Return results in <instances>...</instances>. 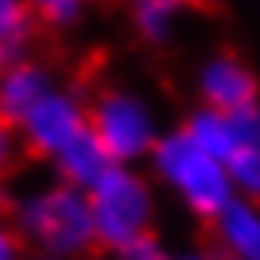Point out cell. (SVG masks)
<instances>
[{
    "label": "cell",
    "instance_id": "obj_6",
    "mask_svg": "<svg viewBox=\"0 0 260 260\" xmlns=\"http://www.w3.org/2000/svg\"><path fill=\"white\" fill-rule=\"evenodd\" d=\"M196 94H200V106L234 113L260 98V79L238 53H211L196 68Z\"/></svg>",
    "mask_w": 260,
    "mask_h": 260
},
{
    "label": "cell",
    "instance_id": "obj_7",
    "mask_svg": "<svg viewBox=\"0 0 260 260\" xmlns=\"http://www.w3.org/2000/svg\"><path fill=\"white\" fill-rule=\"evenodd\" d=\"M53 87H57V76L49 64L34 57L12 60L8 68H0V121L19 124Z\"/></svg>",
    "mask_w": 260,
    "mask_h": 260
},
{
    "label": "cell",
    "instance_id": "obj_4",
    "mask_svg": "<svg viewBox=\"0 0 260 260\" xmlns=\"http://www.w3.org/2000/svg\"><path fill=\"white\" fill-rule=\"evenodd\" d=\"M91 113V128L98 143L106 147V155L121 166H140L147 162V155L155 151L158 136V117L151 110V102L128 87H106L94 94V102L87 106Z\"/></svg>",
    "mask_w": 260,
    "mask_h": 260
},
{
    "label": "cell",
    "instance_id": "obj_1",
    "mask_svg": "<svg viewBox=\"0 0 260 260\" xmlns=\"http://www.w3.org/2000/svg\"><path fill=\"white\" fill-rule=\"evenodd\" d=\"M12 226L19 230L23 245L34 253L79 260L98 249L91 200L83 189H76L68 181H49L42 189L15 196Z\"/></svg>",
    "mask_w": 260,
    "mask_h": 260
},
{
    "label": "cell",
    "instance_id": "obj_17",
    "mask_svg": "<svg viewBox=\"0 0 260 260\" xmlns=\"http://www.w3.org/2000/svg\"><path fill=\"white\" fill-rule=\"evenodd\" d=\"M19 132H15V124L0 121V177L8 174V170L15 166V158H19Z\"/></svg>",
    "mask_w": 260,
    "mask_h": 260
},
{
    "label": "cell",
    "instance_id": "obj_15",
    "mask_svg": "<svg viewBox=\"0 0 260 260\" xmlns=\"http://www.w3.org/2000/svg\"><path fill=\"white\" fill-rule=\"evenodd\" d=\"M234 117V132H238V143L241 147H260V98L256 102H249V106H241V110L230 113Z\"/></svg>",
    "mask_w": 260,
    "mask_h": 260
},
{
    "label": "cell",
    "instance_id": "obj_13",
    "mask_svg": "<svg viewBox=\"0 0 260 260\" xmlns=\"http://www.w3.org/2000/svg\"><path fill=\"white\" fill-rule=\"evenodd\" d=\"M226 170H230V185H234V192L260 204V147H249V143L238 147L234 155L226 158Z\"/></svg>",
    "mask_w": 260,
    "mask_h": 260
},
{
    "label": "cell",
    "instance_id": "obj_12",
    "mask_svg": "<svg viewBox=\"0 0 260 260\" xmlns=\"http://www.w3.org/2000/svg\"><path fill=\"white\" fill-rule=\"evenodd\" d=\"M189 4L192 0H136L132 4V26L143 42H166L177 15Z\"/></svg>",
    "mask_w": 260,
    "mask_h": 260
},
{
    "label": "cell",
    "instance_id": "obj_11",
    "mask_svg": "<svg viewBox=\"0 0 260 260\" xmlns=\"http://www.w3.org/2000/svg\"><path fill=\"white\" fill-rule=\"evenodd\" d=\"M34 26H38V19L26 0H0V68L26 57Z\"/></svg>",
    "mask_w": 260,
    "mask_h": 260
},
{
    "label": "cell",
    "instance_id": "obj_14",
    "mask_svg": "<svg viewBox=\"0 0 260 260\" xmlns=\"http://www.w3.org/2000/svg\"><path fill=\"white\" fill-rule=\"evenodd\" d=\"M34 12V19L53 26V30H68L83 19V12L91 8V0H26Z\"/></svg>",
    "mask_w": 260,
    "mask_h": 260
},
{
    "label": "cell",
    "instance_id": "obj_10",
    "mask_svg": "<svg viewBox=\"0 0 260 260\" xmlns=\"http://www.w3.org/2000/svg\"><path fill=\"white\" fill-rule=\"evenodd\" d=\"M181 132L196 143V147H204L208 155L222 158V162L241 147L238 132H234V117L222 113V110H211V106H196L189 117L181 121Z\"/></svg>",
    "mask_w": 260,
    "mask_h": 260
},
{
    "label": "cell",
    "instance_id": "obj_20",
    "mask_svg": "<svg viewBox=\"0 0 260 260\" xmlns=\"http://www.w3.org/2000/svg\"><path fill=\"white\" fill-rule=\"evenodd\" d=\"M15 196L19 192H12V185L0 177V219H12V208H15Z\"/></svg>",
    "mask_w": 260,
    "mask_h": 260
},
{
    "label": "cell",
    "instance_id": "obj_19",
    "mask_svg": "<svg viewBox=\"0 0 260 260\" xmlns=\"http://www.w3.org/2000/svg\"><path fill=\"white\" fill-rule=\"evenodd\" d=\"M166 260H230L219 249H204V245H189V249H170Z\"/></svg>",
    "mask_w": 260,
    "mask_h": 260
},
{
    "label": "cell",
    "instance_id": "obj_2",
    "mask_svg": "<svg viewBox=\"0 0 260 260\" xmlns=\"http://www.w3.org/2000/svg\"><path fill=\"white\" fill-rule=\"evenodd\" d=\"M147 170H151V181L162 185L185 211L204 222H211L238 196L234 185H230L226 162L208 155L204 147H196L181 132V124L166 128L158 136L155 151L147 155Z\"/></svg>",
    "mask_w": 260,
    "mask_h": 260
},
{
    "label": "cell",
    "instance_id": "obj_18",
    "mask_svg": "<svg viewBox=\"0 0 260 260\" xmlns=\"http://www.w3.org/2000/svg\"><path fill=\"white\" fill-rule=\"evenodd\" d=\"M26 245L19 238V230L12 226V219H0V260H23Z\"/></svg>",
    "mask_w": 260,
    "mask_h": 260
},
{
    "label": "cell",
    "instance_id": "obj_3",
    "mask_svg": "<svg viewBox=\"0 0 260 260\" xmlns=\"http://www.w3.org/2000/svg\"><path fill=\"white\" fill-rule=\"evenodd\" d=\"M87 200H91V215H94L98 249H106L110 256L132 245L136 238L151 234V226H155V208H158L155 181L140 166L113 162L87 189Z\"/></svg>",
    "mask_w": 260,
    "mask_h": 260
},
{
    "label": "cell",
    "instance_id": "obj_9",
    "mask_svg": "<svg viewBox=\"0 0 260 260\" xmlns=\"http://www.w3.org/2000/svg\"><path fill=\"white\" fill-rule=\"evenodd\" d=\"M49 166H53V174H57V181H68V185H76V189L87 192V189L98 181V177H102L106 170L113 166V158L106 155V147L98 143L94 128H87L83 136L72 140Z\"/></svg>",
    "mask_w": 260,
    "mask_h": 260
},
{
    "label": "cell",
    "instance_id": "obj_22",
    "mask_svg": "<svg viewBox=\"0 0 260 260\" xmlns=\"http://www.w3.org/2000/svg\"><path fill=\"white\" fill-rule=\"evenodd\" d=\"M208 4H219V0H208Z\"/></svg>",
    "mask_w": 260,
    "mask_h": 260
},
{
    "label": "cell",
    "instance_id": "obj_21",
    "mask_svg": "<svg viewBox=\"0 0 260 260\" xmlns=\"http://www.w3.org/2000/svg\"><path fill=\"white\" fill-rule=\"evenodd\" d=\"M23 260H72V256H53V253H30V256H23Z\"/></svg>",
    "mask_w": 260,
    "mask_h": 260
},
{
    "label": "cell",
    "instance_id": "obj_16",
    "mask_svg": "<svg viewBox=\"0 0 260 260\" xmlns=\"http://www.w3.org/2000/svg\"><path fill=\"white\" fill-rule=\"evenodd\" d=\"M166 256H170V249L162 245V238H158L155 230L136 238L132 245H124L121 253H113V260H166Z\"/></svg>",
    "mask_w": 260,
    "mask_h": 260
},
{
    "label": "cell",
    "instance_id": "obj_8",
    "mask_svg": "<svg viewBox=\"0 0 260 260\" xmlns=\"http://www.w3.org/2000/svg\"><path fill=\"white\" fill-rule=\"evenodd\" d=\"M215 249L230 260H260V204L234 196L211 219Z\"/></svg>",
    "mask_w": 260,
    "mask_h": 260
},
{
    "label": "cell",
    "instance_id": "obj_5",
    "mask_svg": "<svg viewBox=\"0 0 260 260\" xmlns=\"http://www.w3.org/2000/svg\"><path fill=\"white\" fill-rule=\"evenodd\" d=\"M87 128H91L87 102L76 91H68V87H53V91L15 124L19 143L30 151V155L46 158V162H53V158H57L76 136H83Z\"/></svg>",
    "mask_w": 260,
    "mask_h": 260
}]
</instances>
